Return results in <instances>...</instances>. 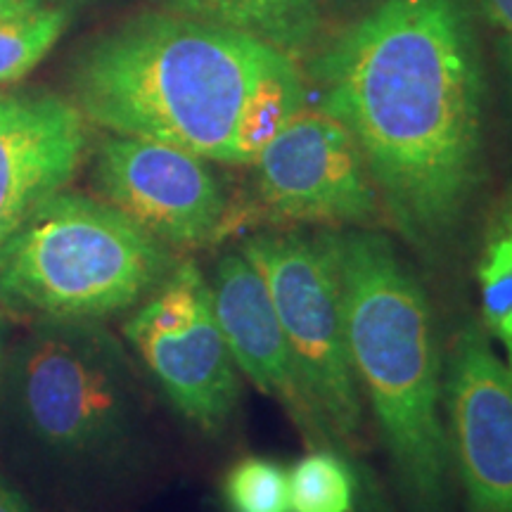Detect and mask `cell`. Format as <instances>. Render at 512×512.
I'll return each mask as SVG.
<instances>
[{"mask_svg": "<svg viewBox=\"0 0 512 512\" xmlns=\"http://www.w3.org/2000/svg\"><path fill=\"white\" fill-rule=\"evenodd\" d=\"M384 216L420 252L456 238L484 183L486 79L467 0H382L309 62Z\"/></svg>", "mask_w": 512, "mask_h": 512, "instance_id": "cell-1", "label": "cell"}, {"mask_svg": "<svg viewBox=\"0 0 512 512\" xmlns=\"http://www.w3.org/2000/svg\"><path fill=\"white\" fill-rule=\"evenodd\" d=\"M294 62L268 43L171 12H143L95 38L72 72L74 105L117 136L240 164L249 95Z\"/></svg>", "mask_w": 512, "mask_h": 512, "instance_id": "cell-2", "label": "cell"}, {"mask_svg": "<svg viewBox=\"0 0 512 512\" xmlns=\"http://www.w3.org/2000/svg\"><path fill=\"white\" fill-rule=\"evenodd\" d=\"M356 382L403 494L418 512L446 503L448 453L432 304L394 242L375 228H332Z\"/></svg>", "mask_w": 512, "mask_h": 512, "instance_id": "cell-3", "label": "cell"}, {"mask_svg": "<svg viewBox=\"0 0 512 512\" xmlns=\"http://www.w3.org/2000/svg\"><path fill=\"white\" fill-rule=\"evenodd\" d=\"M178 261L112 204L57 192L0 245V313L102 320L150 297Z\"/></svg>", "mask_w": 512, "mask_h": 512, "instance_id": "cell-4", "label": "cell"}, {"mask_svg": "<svg viewBox=\"0 0 512 512\" xmlns=\"http://www.w3.org/2000/svg\"><path fill=\"white\" fill-rule=\"evenodd\" d=\"M22 430L60 458H100L133 430L138 387L126 351L100 320L36 323L8 366Z\"/></svg>", "mask_w": 512, "mask_h": 512, "instance_id": "cell-5", "label": "cell"}, {"mask_svg": "<svg viewBox=\"0 0 512 512\" xmlns=\"http://www.w3.org/2000/svg\"><path fill=\"white\" fill-rule=\"evenodd\" d=\"M240 252L259 271L280 320L313 413L332 441L356 439L363 425L361 387L351 366L342 283L332 228L264 230Z\"/></svg>", "mask_w": 512, "mask_h": 512, "instance_id": "cell-6", "label": "cell"}, {"mask_svg": "<svg viewBox=\"0 0 512 512\" xmlns=\"http://www.w3.org/2000/svg\"><path fill=\"white\" fill-rule=\"evenodd\" d=\"M124 335L185 420L207 432L226 425L240 401V370L195 261H178L126 320Z\"/></svg>", "mask_w": 512, "mask_h": 512, "instance_id": "cell-7", "label": "cell"}, {"mask_svg": "<svg viewBox=\"0 0 512 512\" xmlns=\"http://www.w3.org/2000/svg\"><path fill=\"white\" fill-rule=\"evenodd\" d=\"M259 209L278 226L375 228L387 219L349 131L304 110L254 159Z\"/></svg>", "mask_w": 512, "mask_h": 512, "instance_id": "cell-8", "label": "cell"}, {"mask_svg": "<svg viewBox=\"0 0 512 512\" xmlns=\"http://www.w3.org/2000/svg\"><path fill=\"white\" fill-rule=\"evenodd\" d=\"M93 185L166 247L195 249L228 226L226 192L207 159L157 140L117 136L95 157Z\"/></svg>", "mask_w": 512, "mask_h": 512, "instance_id": "cell-9", "label": "cell"}, {"mask_svg": "<svg viewBox=\"0 0 512 512\" xmlns=\"http://www.w3.org/2000/svg\"><path fill=\"white\" fill-rule=\"evenodd\" d=\"M448 453L470 512H512V375L482 325H460L444 366Z\"/></svg>", "mask_w": 512, "mask_h": 512, "instance_id": "cell-10", "label": "cell"}, {"mask_svg": "<svg viewBox=\"0 0 512 512\" xmlns=\"http://www.w3.org/2000/svg\"><path fill=\"white\" fill-rule=\"evenodd\" d=\"M86 145V117L74 102L0 95V245L72 181Z\"/></svg>", "mask_w": 512, "mask_h": 512, "instance_id": "cell-11", "label": "cell"}, {"mask_svg": "<svg viewBox=\"0 0 512 512\" xmlns=\"http://www.w3.org/2000/svg\"><path fill=\"white\" fill-rule=\"evenodd\" d=\"M209 290L216 320L240 373L252 380L259 392L283 403L294 425L304 432L313 448L330 446L332 439L304 394L290 344L275 316L264 278L240 249L221 256L211 275Z\"/></svg>", "mask_w": 512, "mask_h": 512, "instance_id": "cell-12", "label": "cell"}, {"mask_svg": "<svg viewBox=\"0 0 512 512\" xmlns=\"http://www.w3.org/2000/svg\"><path fill=\"white\" fill-rule=\"evenodd\" d=\"M164 12L238 31L297 57L318 31V0H155Z\"/></svg>", "mask_w": 512, "mask_h": 512, "instance_id": "cell-13", "label": "cell"}, {"mask_svg": "<svg viewBox=\"0 0 512 512\" xmlns=\"http://www.w3.org/2000/svg\"><path fill=\"white\" fill-rule=\"evenodd\" d=\"M309 88L297 62L278 69L249 95L238 128L240 164H254L261 150L278 136L299 112L306 110Z\"/></svg>", "mask_w": 512, "mask_h": 512, "instance_id": "cell-14", "label": "cell"}, {"mask_svg": "<svg viewBox=\"0 0 512 512\" xmlns=\"http://www.w3.org/2000/svg\"><path fill=\"white\" fill-rule=\"evenodd\" d=\"M484 330L503 344L512 375V200L498 211L477 266Z\"/></svg>", "mask_w": 512, "mask_h": 512, "instance_id": "cell-15", "label": "cell"}, {"mask_svg": "<svg viewBox=\"0 0 512 512\" xmlns=\"http://www.w3.org/2000/svg\"><path fill=\"white\" fill-rule=\"evenodd\" d=\"M69 22L64 5L29 0L22 10L0 19V86L27 76L46 57Z\"/></svg>", "mask_w": 512, "mask_h": 512, "instance_id": "cell-16", "label": "cell"}, {"mask_svg": "<svg viewBox=\"0 0 512 512\" xmlns=\"http://www.w3.org/2000/svg\"><path fill=\"white\" fill-rule=\"evenodd\" d=\"M358 479L332 446H316L290 470L292 512H354Z\"/></svg>", "mask_w": 512, "mask_h": 512, "instance_id": "cell-17", "label": "cell"}, {"mask_svg": "<svg viewBox=\"0 0 512 512\" xmlns=\"http://www.w3.org/2000/svg\"><path fill=\"white\" fill-rule=\"evenodd\" d=\"M228 512H292L290 472L271 458L247 456L223 479Z\"/></svg>", "mask_w": 512, "mask_h": 512, "instance_id": "cell-18", "label": "cell"}, {"mask_svg": "<svg viewBox=\"0 0 512 512\" xmlns=\"http://www.w3.org/2000/svg\"><path fill=\"white\" fill-rule=\"evenodd\" d=\"M479 8L494 31L498 57L512 88V0H479Z\"/></svg>", "mask_w": 512, "mask_h": 512, "instance_id": "cell-19", "label": "cell"}, {"mask_svg": "<svg viewBox=\"0 0 512 512\" xmlns=\"http://www.w3.org/2000/svg\"><path fill=\"white\" fill-rule=\"evenodd\" d=\"M0 512H34L3 477H0Z\"/></svg>", "mask_w": 512, "mask_h": 512, "instance_id": "cell-20", "label": "cell"}, {"mask_svg": "<svg viewBox=\"0 0 512 512\" xmlns=\"http://www.w3.org/2000/svg\"><path fill=\"white\" fill-rule=\"evenodd\" d=\"M29 0H0V19L12 15V12L22 10Z\"/></svg>", "mask_w": 512, "mask_h": 512, "instance_id": "cell-21", "label": "cell"}, {"mask_svg": "<svg viewBox=\"0 0 512 512\" xmlns=\"http://www.w3.org/2000/svg\"><path fill=\"white\" fill-rule=\"evenodd\" d=\"M3 337H0V380H3Z\"/></svg>", "mask_w": 512, "mask_h": 512, "instance_id": "cell-22", "label": "cell"}, {"mask_svg": "<svg viewBox=\"0 0 512 512\" xmlns=\"http://www.w3.org/2000/svg\"><path fill=\"white\" fill-rule=\"evenodd\" d=\"M62 3H83V0H62Z\"/></svg>", "mask_w": 512, "mask_h": 512, "instance_id": "cell-23", "label": "cell"}]
</instances>
